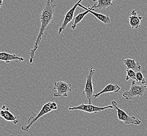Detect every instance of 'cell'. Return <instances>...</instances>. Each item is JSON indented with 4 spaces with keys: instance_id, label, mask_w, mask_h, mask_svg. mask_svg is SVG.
Masks as SVG:
<instances>
[{
    "instance_id": "1",
    "label": "cell",
    "mask_w": 147,
    "mask_h": 136,
    "mask_svg": "<svg viewBox=\"0 0 147 136\" xmlns=\"http://www.w3.org/2000/svg\"><path fill=\"white\" fill-rule=\"evenodd\" d=\"M53 2V0H47V2L40 15L41 25L33 48L29 53L30 55L29 60L30 63H32L34 61V59L35 56L36 51L38 49L39 44H41L42 37L44 35L47 27L49 26L51 22L53 20V14L55 12V7L56 6Z\"/></svg>"
},
{
    "instance_id": "2",
    "label": "cell",
    "mask_w": 147,
    "mask_h": 136,
    "mask_svg": "<svg viewBox=\"0 0 147 136\" xmlns=\"http://www.w3.org/2000/svg\"><path fill=\"white\" fill-rule=\"evenodd\" d=\"M147 86L140 85L136 81H133L131 84L130 89L124 92L122 96L127 100L136 97L139 98L144 94Z\"/></svg>"
},
{
    "instance_id": "3",
    "label": "cell",
    "mask_w": 147,
    "mask_h": 136,
    "mask_svg": "<svg viewBox=\"0 0 147 136\" xmlns=\"http://www.w3.org/2000/svg\"><path fill=\"white\" fill-rule=\"evenodd\" d=\"M96 70L94 68H91L90 70L89 74L86 77L85 88L83 91V94L84 95L88 101V104L91 105L92 99L93 98L94 92V84L93 82V77L95 73Z\"/></svg>"
},
{
    "instance_id": "4",
    "label": "cell",
    "mask_w": 147,
    "mask_h": 136,
    "mask_svg": "<svg viewBox=\"0 0 147 136\" xmlns=\"http://www.w3.org/2000/svg\"><path fill=\"white\" fill-rule=\"evenodd\" d=\"M112 105L114 108L116 109L117 113L118 118L119 121H123L125 125L134 124L138 125L141 123V121L138 118H136L135 116L127 115L123 110H121L118 107L117 103L115 101H112Z\"/></svg>"
},
{
    "instance_id": "5",
    "label": "cell",
    "mask_w": 147,
    "mask_h": 136,
    "mask_svg": "<svg viewBox=\"0 0 147 136\" xmlns=\"http://www.w3.org/2000/svg\"><path fill=\"white\" fill-rule=\"evenodd\" d=\"M109 108H114V107L112 105H109L105 107H98L93 105L92 104H81L79 106L74 107H70L68 108V110L70 111H73L75 110H81L85 112L88 113H94L96 114L98 112H101L104 110Z\"/></svg>"
},
{
    "instance_id": "6",
    "label": "cell",
    "mask_w": 147,
    "mask_h": 136,
    "mask_svg": "<svg viewBox=\"0 0 147 136\" xmlns=\"http://www.w3.org/2000/svg\"><path fill=\"white\" fill-rule=\"evenodd\" d=\"M50 102H48L47 103L45 104L42 107L41 110L39 111L38 114L35 117L30 116L27 121V125L26 126H23L21 127V130H23L24 131H28L30 130V128L35 123L36 121L38 120L41 117L47 114L49 112H51L52 110H51L49 107V104Z\"/></svg>"
},
{
    "instance_id": "7",
    "label": "cell",
    "mask_w": 147,
    "mask_h": 136,
    "mask_svg": "<svg viewBox=\"0 0 147 136\" xmlns=\"http://www.w3.org/2000/svg\"><path fill=\"white\" fill-rule=\"evenodd\" d=\"M53 90H56L57 92L53 93V95L55 98L68 96V92L72 91L73 87L72 85L65 82L59 81L54 83Z\"/></svg>"
},
{
    "instance_id": "8",
    "label": "cell",
    "mask_w": 147,
    "mask_h": 136,
    "mask_svg": "<svg viewBox=\"0 0 147 136\" xmlns=\"http://www.w3.org/2000/svg\"><path fill=\"white\" fill-rule=\"evenodd\" d=\"M82 1L83 0H79V1H78L77 3L74 5V6L66 13V14L65 15V19L63 20L62 25L59 27L58 35H60L61 33L63 32V30H65V28L67 27L68 24L73 20L74 13L77 9V7H78L79 4L80 3H81Z\"/></svg>"
},
{
    "instance_id": "9",
    "label": "cell",
    "mask_w": 147,
    "mask_h": 136,
    "mask_svg": "<svg viewBox=\"0 0 147 136\" xmlns=\"http://www.w3.org/2000/svg\"><path fill=\"white\" fill-rule=\"evenodd\" d=\"M0 117H2L6 121H12L14 124H17L19 123L16 117L9 111V107L4 105L0 108Z\"/></svg>"
},
{
    "instance_id": "10",
    "label": "cell",
    "mask_w": 147,
    "mask_h": 136,
    "mask_svg": "<svg viewBox=\"0 0 147 136\" xmlns=\"http://www.w3.org/2000/svg\"><path fill=\"white\" fill-rule=\"evenodd\" d=\"M96 4H97V3L95 2V3H94V5L92 6V7H90V6H88V8H86L85 6H83L81 3H80L78 6H79V7L82 8V9H84L86 11H85L84 12H83V13H80L78 15H77L76 18H74V23H72V25H71V29L75 30L76 28V27H77V25L78 24H79L80 23L81 21H82L83 20V18H84L85 16L87 15L88 13H90V11L91 9H94V6H95Z\"/></svg>"
},
{
    "instance_id": "11",
    "label": "cell",
    "mask_w": 147,
    "mask_h": 136,
    "mask_svg": "<svg viewBox=\"0 0 147 136\" xmlns=\"http://www.w3.org/2000/svg\"><path fill=\"white\" fill-rule=\"evenodd\" d=\"M142 20V16L137 14V10H132L130 13V15L129 16V23L131 28L138 29L140 26Z\"/></svg>"
},
{
    "instance_id": "12",
    "label": "cell",
    "mask_w": 147,
    "mask_h": 136,
    "mask_svg": "<svg viewBox=\"0 0 147 136\" xmlns=\"http://www.w3.org/2000/svg\"><path fill=\"white\" fill-rule=\"evenodd\" d=\"M0 60L9 63L15 60L23 62L25 61V58L22 57L18 56L16 54H11L6 52H0Z\"/></svg>"
},
{
    "instance_id": "13",
    "label": "cell",
    "mask_w": 147,
    "mask_h": 136,
    "mask_svg": "<svg viewBox=\"0 0 147 136\" xmlns=\"http://www.w3.org/2000/svg\"><path fill=\"white\" fill-rule=\"evenodd\" d=\"M121 87L117 84H113L112 83H109L108 85H107L100 92L93 95V98H98L100 95L106 93H111V92L117 93L121 90Z\"/></svg>"
},
{
    "instance_id": "14",
    "label": "cell",
    "mask_w": 147,
    "mask_h": 136,
    "mask_svg": "<svg viewBox=\"0 0 147 136\" xmlns=\"http://www.w3.org/2000/svg\"><path fill=\"white\" fill-rule=\"evenodd\" d=\"M125 65L126 66L127 69H131L134 71H140L141 66L139 62H136L134 59H126L124 60Z\"/></svg>"
},
{
    "instance_id": "15",
    "label": "cell",
    "mask_w": 147,
    "mask_h": 136,
    "mask_svg": "<svg viewBox=\"0 0 147 136\" xmlns=\"http://www.w3.org/2000/svg\"><path fill=\"white\" fill-rule=\"evenodd\" d=\"M113 0H93V2L97 3V4L94 6V9H105L109 6H113L114 4L112 3Z\"/></svg>"
},
{
    "instance_id": "16",
    "label": "cell",
    "mask_w": 147,
    "mask_h": 136,
    "mask_svg": "<svg viewBox=\"0 0 147 136\" xmlns=\"http://www.w3.org/2000/svg\"><path fill=\"white\" fill-rule=\"evenodd\" d=\"M94 9H92L90 11V13L95 16L101 22L105 24H109L111 23V18L109 15H104L103 14L94 12Z\"/></svg>"
},
{
    "instance_id": "17",
    "label": "cell",
    "mask_w": 147,
    "mask_h": 136,
    "mask_svg": "<svg viewBox=\"0 0 147 136\" xmlns=\"http://www.w3.org/2000/svg\"><path fill=\"white\" fill-rule=\"evenodd\" d=\"M126 81H128L130 79L135 80L136 79V72L135 71L132 70L131 69H126Z\"/></svg>"
},
{
    "instance_id": "18",
    "label": "cell",
    "mask_w": 147,
    "mask_h": 136,
    "mask_svg": "<svg viewBox=\"0 0 147 136\" xmlns=\"http://www.w3.org/2000/svg\"><path fill=\"white\" fill-rule=\"evenodd\" d=\"M136 82L137 83H140L141 84H144L145 83H147L141 71H138L136 72Z\"/></svg>"
},
{
    "instance_id": "19",
    "label": "cell",
    "mask_w": 147,
    "mask_h": 136,
    "mask_svg": "<svg viewBox=\"0 0 147 136\" xmlns=\"http://www.w3.org/2000/svg\"><path fill=\"white\" fill-rule=\"evenodd\" d=\"M49 107H50V109L52 110V111L58 110L57 104L55 102H50V104H49Z\"/></svg>"
},
{
    "instance_id": "20",
    "label": "cell",
    "mask_w": 147,
    "mask_h": 136,
    "mask_svg": "<svg viewBox=\"0 0 147 136\" xmlns=\"http://www.w3.org/2000/svg\"><path fill=\"white\" fill-rule=\"evenodd\" d=\"M3 1L4 0H0V9L1 8V6H2V4H3Z\"/></svg>"
}]
</instances>
